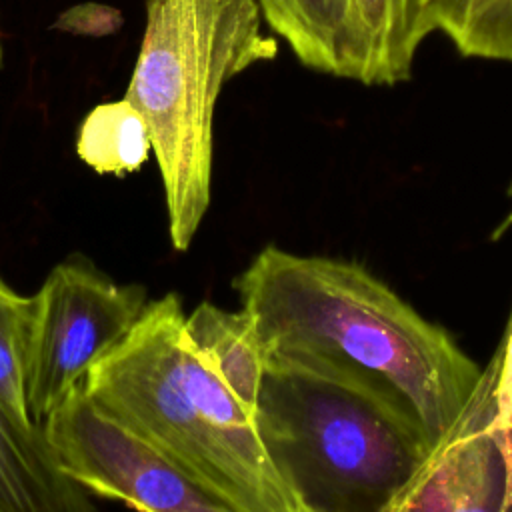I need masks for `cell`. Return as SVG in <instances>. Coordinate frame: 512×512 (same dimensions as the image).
Returning a JSON list of instances; mask_svg holds the SVG:
<instances>
[{"label":"cell","mask_w":512,"mask_h":512,"mask_svg":"<svg viewBox=\"0 0 512 512\" xmlns=\"http://www.w3.org/2000/svg\"><path fill=\"white\" fill-rule=\"evenodd\" d=\"M120 24H122V16L114 8L100 6V4H82L64 12L54 26L68 32L100 36V34L114 32Z\"/></svg>","instance_id":"obj_16"},{"label":"cell","mask_w":512,"mask_h":512,"mask_svg":"<svg viewBox=\"0 0 512 512\" xmlns=\"http://www.w3.org/2000/svg\"><path fill=\"white\" fill-rule=\"evenodd\" d=\"M418 26L464 58L512 62V0H418Z\"/></svg>","instance_id":"obj_11"},{"label":"cell","mask_w":512,"mask_h":512,"mask_svg":"<svg viewBox=\"0 0 512 512\" xmlns=\"http://www.w3.org/2000/svg\"><path fill=\"white\" fill-rule=\"evenodd\" d=\"M268 356L356 380L408 412L432 450L452 432L482 368L364 266L264 246L234 280Z\"/></svg>","instance_id":"obj_1"},{"label":"cell","mask_w":512,"mask_h":512,"mask_svg":"<svg viewBox=\"0 0 512 512\" xmlns=\"http://www.w3.org/2000/svg\"><path fill=\"white\" fill-rule=\"evenodd\" d=\"M152 150L150 130L136 106L122 98L94 106L76 136L78 156L98 174L136 172Z\"/></svg>","instance_id":"obj_12"},{"label":"cell","mask_w":512,"mask_h":512,"mask_svg":"<svg viewBox=\"0 0 512 512\" xmlns=\"http://www.w3.org/2000/svg\"><path fill=\"white\" fill-rule=\"evenodd\" d=\"M262 22L256 0H146L124 98L148 124L168 234L180 252L210 206L218 96L228 80L278 52Z\"/></svg>","instance_id":"obj_4"},{"label":"cell","mask_w":512,"mask_h":512,"mask_svg":"<svg viewBox=\"0 0 512 512\" xmlns=\"http://www.w3.org/2000/svg\"><path fill=\"white\" fill-rule=\"evenodd\" d=\"M58 468L88 494L142 512H232L146 436L74 386L42 422Z\"/></svg>","instance_id":"obj_6"},{"label":"cell","mask_w":512,"mask_h":512,"mask_svg":"<svg viewBox=\"0 0 512 512\" xmlns=\"http://www.w3.org/2000/svg\"><path fill=\"white\" fill-rule=\"evenodd\" d=\"M88 492L56 464L42 426L18 424L0 404V512H86Z\"/></svg>","instance_id":"obj_9"},{"label":"cell","mask_w":512,"mask_h":512,"mask_svg":"<svg viewBox=\"0 0 512 512\" xmlns=\"http://www.w3.org/2000/svg\"><path fill=\"white\" fill-rule=\"evenodd\" d=\"M262 20L314 72L370 86V46L358 0H256Z\"/></svg>","instance_id":"obj_8"},{"label":"cell","mask_w":512,"mask_h":512,"mask_svg":"<svg viewBox=\"0 0 512 512\" xmlns=\"http://www.w3.org/2000/svg\"><path fill=\"white\" fill-rule=\"evenodd\" d=\"M508 194L512 198V184ZM510 222L512 206L506 224ZM462 420L478 426H494L512 436V310L492 358L482 368L480 386Z\"/></svg>","instance_id":"obj_15"},{"label":"cell","mask_w":512,"mask_h":512,"mask_svg":"<svg viewBox=\"0 0 512 512\" xmlns=\"http://www.w3.org/2000/svg\"><path fill=\"white\" fill-rule=\"evenodd\" d=\"M358 4L370 46V86L406 82L426 40L418 26V0H358Z\"/></svg>","instance_id":"obj_13"},{"label":"cell","mask_w":512,"mask_h":512,"mask_svg":"<svg viewBox=\"0 0 512 512\" xmlns=\"http://www.w3.org/2000/svg\"><path fill=\"white\" fill-rule=\"evenodd\" d=\"M146 304L144 286L118 284L80 254L48 272L34 294L26 380L28 408L38 424L128 336Z\"/></svg>","instance_id":"obj_5"},{"label":"cell","mask_w":512,"mask_h":512,"mask_svg":"<svg viewBox=\"0 0 512 512\" xmlns=\"http://www.w3.org/2000/svg\"><path fill=\"white\" fill-rule=\"evenodd\" d=\"M254 424L298 512H392L432 454L382 394L282 356H268Z\"/></svg>","instance_id":"obj_3"},{"label":"cell","mask_w":512,"mask_h":512,"mask_svg":"<svg viewBox=\"0 0 512 512\" xmlns=\"http://www.w3.org/2000/svg\"><path fill=\"white\" fill-rule=\"evenodd\" d=\"M176 292L146 304L84 376L86 392L146 436L232 512H298L244 406L202 360Z\"/></svg>","instance_id":"obj_2"},{"label":"cell","mask_w":512,"mask_h":512,"mask_svg":"<svg viewBox=\"0 0 512 512\" xmlns=\"http://www.w3.org/2000/svg\"><path fill=\"white\" fill-rule=\"evenodd\" d=\"M184 328L202 360L244 406L254 410L268 366V350L252 316L244 308L230 312L202 302L186 314Z\"/></svg>","instance_id":"obj_10"},{"label":"cell","mask_w":512,"mask_h":512,"mask_svg":"<svg viewBox=\"0 0 512 512\" xmlns=\"http://www.w3.org/2000/svg\"><path fill=\"white\" fill-rule=\"evenodd\" d=\"M32 322L34 296L18 294L0 278V404L26 428L42 426L32 418L26 394Z\"/></svg>","instance_id":"obj_14"},{"label":"cell","mask_w":512,"mask_h":512,"mask_svg":"<svg viewBox=\"0 0 512 512\" xmlns=\"http://www.w3.org/2000/svg\"><path fill=\"white\" fill-rule=\"evenodd\" d=\"M512 510V436L458 422L392 512Z\"/></svg>","instance_id":"obj_7"}]
</instances>
